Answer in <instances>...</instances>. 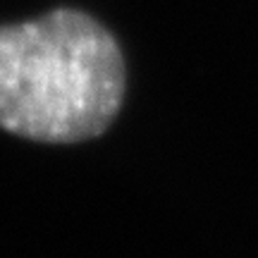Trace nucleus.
<instances>
[{
    "label": "nucleus",
    "instance_id": "obj_1",
    "mask_svg": "<svg viewBox=\"0 0 258 258\" xmlns=\"http://www.w3.org/2000/svg\"><path fill=\"white\" fill-rule=\"evenodd\" d=\"M124 57L101 22L60 8L0 27V127L43 144L103 134L124 98Z\"/></svg>",
    "mask_w": 258,
    "mask_h": 258
}]
</instances>
